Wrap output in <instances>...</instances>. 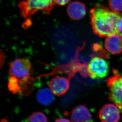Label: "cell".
<instances>
[{
	"label": "cell",
	"instance_id": "obj_11",
	"mask_svg": "<svg viewBox=\"0 0 122 122\" xmlns=\"http://www.w3.org/2000/svg\"><path fill=\"white\" fill-rule=\"evenodd\" d=\"M53 92L47 88H43L40 90L36 95L38 102L44 105H49L53 103L55 100Z\"/></svg>",
	"mask_w": 122,
	"mask_h": 122
},
{
	"label": "cell",
	"instance_id": "obj_9",
	"mask_svg": "<svg viewBox=\"0 0 122 122\" xmlns=\"http://www.w3.org/2000/svg\"><path fill=\"white\" fill-rule=\"evenodd\" d=\"M67 12L69 17L73 20H80L85 16L86 8L83 2L74 1L68 5Z\"/></svg>",
	"mask_w": 122,
	"mask_h": 122
},
{
	"label": "cell",
	"instance_id": "obj_15",
	"mask_svg": "<svg viewBox=\"0 0 122 122\" xmlns=\"http://www.w3.org/2000/svg\"><path fill=\"white\" fill-rule=\"evenodd\" d=\"M70 0H53L55 4L60 6H64L69 3Z\"/></svg>",
	"mask_w": 122,
	"mask_h": 122
},
{
	"label": "cell",
	"instance_id": "obj_4",
	"mask_svg": "<svg viewBox=\"0 0 122 122\" xmlns=\"http://www.w3.org/2000/svg\"><path fill=\"white\" fill-rule=\"evenodd\" d=\"M114 75L107 79L109 88V98L119 108L122 105V75L113 70Z\"/></svg>",
	"mask_w": 122,
	"mask_h": 122
},
{
	"label": "cell",
	"instance_id": "obj_3",
	"mask_svg": "<svg viewBox=\"0 0 122 122\" xmlns=\"http://www.w3.org/2000/svg\"><path fill=\"white\" fill-rule=\"evenodd\" d=\"M109 63L105 58L100 57H92L87 66L88 74L93 79L106 77L109 72Z\"/></svg>",
	"mask_w": 122,
	"mask_h": 122
},
{
	"label": "cell",
	"instance_id": "obj_17",
	"mask_svg": "<svg viewBox=\"0 0 122 122\" xmlns=\"http://www.w3.org/2000/svg\"><path fill=\"white\" fill-rule=\"evenodd\" d=\"M119 109H120V110H121V111L122 113V105L121 106V107H119Z\"/></svg>",
	"mask_w": 122,
	"mask_h": 122
},
{
	"label": "cell",
	"instance_id": "obj_14",
	"mask_svg": "<svg viewBox=\"0 0 122 122\" xmlns=\"http://www.w3.org/2000/svg\"><path fill=\"white\" fill-rule=\"evenodd\" d=\"M117 33L122 36V16L119 19L117 24Z\"/></svg>",
	"mask_w": 122,
	"mask_h": 122
},
{
	"label": "cell",
	"instance_id": "obj_5",
	"mask_svg": "<svg viewBox=\"0 0 122 122\" xmlns=\"http://www.w3.org/2000/svg\"><path fill=\"white\" fill-rule=\"evenodd\" d=\"M31 71L32 65L30 61L24 58H17L11 62L9 73L16 78L27 80Z\"/></svg>",
	"mask_w": 122,
	"mask_h": 122
},
{
	"label": "cell",
	"instance_id": "obj_13",
	"mask_svg": "<svg viewBox=\"0 0 122 122\" xmlns=\"http://www.w3.org/2000/svg\"><path fill=\"white\" fill-rule=\"evenodd\" d=\"M109 5L113 11L119 12L122 11V0H109Z\"/></svg>",
	"mask_w": 122,
	"mask_h": 122
},
{
	"label": "cell",
	"instance_id": "obj_8",
	"mask_svg": "<svg viewBox=\"0 0 122 122\" xmlns=\"http://www.w3.org/2000/svg\"><path fill=\"white\" fill-rule=\"evenodd\" d=\"M104 46L111 54H119L122 52V36L117 33L107 36L105 40Z\"/></svg>",
	"mask_w": 122,
	"mask_h": 122
},
{
	"label": "cell",
	"instance_id": "obj_12",
	"mask_svg": "<svg viewBox=\"0 0 122 122\" xmlns=\"http://www.w3.org/2000/svg\"><path fill=\"white\" fill-rule=\"evenodd\" d=\"M29 122H48L47 118L41 112H36L29 118Z\"/></svg>",
	"mask_w": 122,
	"mask_h": 122
},
{
	"label": "cell",
	"instance_id": "obj_6",
	"mask_svg": "<svg viewBox=\"0 0 122 122\" xmlns=\"http://www.w3.org/2000/svg\"><path fill=\"white\" fill-rule=\"evenodd\" d=\"M119 107L112 104L104 105L99 112V116L102 122H118L120 115Z\"/></svg>",
	"mask_w": 122,
	"mask_h": 122
},
{
	"label": "cell",
	"instance_id": "obj_10",
	"mask_svg": "<svg viewBox=\"0 0 122 122\" xmlns=\"http://www.w3.org/2000/svg\"><path fill=\"white\" fill-rule=\"evenodd\" d=\"M73 122H91L92 115L88 109L84 105L76 106L73 109L71 115Z\"/></svg>",
	"mask_w": 122,
	"mask_h": 122
},
{
	"label": "cell",
	"instance_id": "obj_16",
	"mask_svg": "<svg viewBox=\"0 0 122 122\" xmlns=\"http://www.w3.org/2000/svg\"><path fill=\"white\" fill-rule=\"evenodd\" d=\"M55 122H71L67 119H56V120L55 121Z\"/></svg>",
	"mask_w": 122,
	"mask_h": 122
},
{
	"label": "cell",
	"instance_id": "obj_2",
	"mask_svg": "<svg viewBox=\"0 0 122 122\" xmlns=\"http://www.w3.org/2000/svg\"><path fill=\"white\" fill-rule=\"evenodd\" d=\"M54 4L53 0H23L19 2L18 7L21 16L28 18L39 11L50 14Z\"/></svg>",
	"mask_w": 122,
	"mask_h": 122
},
{
	"label": "cell",
	"instance_id": "obj_1",
	"mask_svg": "<svg viewBox=\"0 0 122 122\" xmlns=\"http://www.w3.org/2000/svg\"><path fill=\"white\" fill-rule=\"evenodd\" d=\"M90 15L91 26L95 34L104 37L117 33V24L122 16L120 13L111 11L103 6H97L91 10Z\"/></svg>",
	"mask_w": 122,
	"mask_h": 122
},
{
	"label": "cell",
	"instance_id": "obj_7",
	"mask_svg": "<svg viewBox=\"0 0 122 122\" xmlns=\"http://www.w3.org/2000/svg\"><path fill=\"white\" fill-rule=\"evenodd\" d=\"M49 86L54 95L59 96H62L69 89L70 79L62 76H56L50 81Z\"/></svg>",
	"mask_w": 122,
	"mask_h": 122
}]
</instances>
